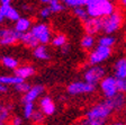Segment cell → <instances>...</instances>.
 <instances>
[{"label": "cell", "instance_id": "6da1fadb", "mask_svg": "<svg viewBox=\"0 0 126 125\" xmlns=\"http://www.w3.org/2000/svg\"><path fill=\"white\" fill-rule=\"evenodd\" d=\"M86 8L90 17L102 18L115 11V6L110 0H89L86 2Z\"/></svg>", "mask_w": 126, "mask_h": 125}, {"label": "cell", "instance_id": "7a4b0ae2", "mask_svg": "<svg viewBox=\"0 0 126 125\" xmlns=\"http://www.w3.org/2000/svg\"><path fill=\"white\" fill-rule=\"evenodd\" d=\"M114 112V108L111 105L109 104L107 99H105L104 102H100L98 104L94 105L88 112L86 113V117L92 118V120H98L101 122L106 123L107 118L109 117L111 113Z\"/></svg>", "mask_w": 126, "mask_h": 125}, {"label": "cell", "instance_id": "3957f363", "mask_svg": "<svg viewBox=\"0 0 126 125\" xmlns=\"http://www.w3.org/2000/svg\"><path fill=\"white\" fill-rule=\"evenodd\" d=\"M100 21H101V31L105 34H113L121 28L123 24V17L119 11H114L100 18Z\"/></svg>", "mask_w": 126, "mask_h": 125}, {"label": "cell", "instance_id": "277c9868", "mask_svg": "<svg viewBox=\"0 0 126 125\" xmlns=\"http://www.w3.org/2000/svg\"><path fill=\"white\" fill-rule=\"evenodd\" d=\"M96 90V85L88 82V81H74L66 87V91L71 96H79V95L91 94Z\"/></svg>", "mask_w": 126, "mask_h": 125}, {"label": "cell", "instance_id": "5b68a950", "mask_svg": "<svg viewBox=\"0 0 126 125\" xmlns=\"http://www.w3.org/2000/svg\"><path fill=\"white\" fill-rule=\"evenodd\" d=\"M21 33L18 31H16V28H1L0 29V43L3 46H9V45H14L17 42H20Z\"/></svg>", "mask_w": 126, "mask_h": 125}, {"label": "cell", "instance_id": "8992f818", "mask_svg": "<svg viewBox=\"0 0 126 125\" xmlns=\"http://www.w3.org/2000/svg\"><path fill=\"white\" fill-rule=\"evenodd\" d=\"M105 74L106 71L102 67L98 64H92V67H90V68H88V70H86L83 78L86 81L92 83V85H98L105 78Z\"/></svg>", "mask_w": 126, "mask_h": 125}, {"label": "cell", "instance_id": "52a82bcc", "mask_svg": "<svg viewBox=\"0 0 126 125\" xmlns=\"http://www.w3.org/2000/svg\"><path fill=\"white\" fill-rule=\"evenodd\" d=\"M110 54H111V47L98 44L97 47H94V50L90 53L89 63L90 64H99L107 60L110 56Z\"/></svg>", "mask_w": 126, "mask_h": 125}, {"label": "cell", "instance_id": "ba28073f", "mask_svg": "<svg viewBox=\"0 0 126 125\" xmlns=\"http://www.w3.org/2000/svg\"><path fill=\"white\" fill-rule=\"evenodd\" d=\"M100 88H101L102 94L106 98L114 97L116 94L119 92L117 78L116 77H105L100 81Z\"/></svg>", "mask_w": 126, "mask_h": 125}, {"label": "cell", "instance_id": "9c48e42d", "mask_svg": "<svg viewBox=\"0 0 126 125\" xmlns=\"http://www.w3.org/2000/svg\"><path fill=\"white\" fill-rule=\"evenodd\" d=\"M33 32V34L38 38L39 43L41 44H47L52 41V37H51V31L50 27L47 26L46 24H36L34 26L32 27L31 29Z\"/></svg>", "mask_w": 126, "mask_h": 125}, {"label": "cell", "instance_id": "30bf717a", "mask_svg": "<svg viewBox=\"0 0 126 125\" xmlns=\"http://www.w3.org/2000/svg\"><path fill=\"white\" fill-rule=\"evenodd\" d=\"M19 13L17 11L16 8H14L10 3L8 5H1L0 7V23H3L6 18L9 19V20L16 21L19 18Z\"/></svg>", "mask_w": 126, "mask_h": 125}, {"label": "cell", "instance_id": "8fae6325", "mask_svg": "<svg viewBox=\"0 0 126 125\" xmlns=\"http://www.w3.org/2000/svg\"><path fill=\"white\" fill-rule=\"evenodd\" d=\"M83 28L86 34L96 35L101 31V21L100 18H94V17H89L88 19L83 21Z\"/></svg>", "mask_w": 126, "mask_h": 125}, {"label": "cell", "instance_id": "7c38bea8", "mask_svg": "<svg viewBox=\"0 0 126 125\" xmlns=\"http://www.w3.org/2000/svg\"><path fill=\"white\" fill-rule=\"evenodd\" d=\"M44 90H45L44 86H42V85H34V86H32V88L27 91L26 94H24L23 98H21V102L23 103H28V102L34 103L35 100L44 92Z\"/></svg>", "mask_w": 126, "mask_h": 125}, {"label": "cell", "instance_id": "4fadbf2b", "mask_svg": "<svg viewBox=\"0 0 126 125\" xmlns=\"http://www.w3.org/2000/svg\"><path fill=\"white\" fill-rule=\"evenodd\" d=\"M39 107H41V110L44 113L46 116H52L55 113V104L52 100V98L50 97H43L39 102Z\"/></svg>", "mask_w": 126, "mask_h": 125}, {"label": "cell", "instance_id": "5bb4252c", "mask_svg": "<svg viewBox=\"0 0 126 125\" xmlns=\"http://www.w3.org/2000/svg\"><path fill=\"white\" fill-rule=\"evenodd\" d=\"M20 42L23 43L25 46L27 47H31V49H34L36 47L38 44H41L36 36L33 34L32 31L28 32H25V33H21V36H20Z\"/></svg>", "mask_w": 126, "mask_h": 125}, {"label": "cell", "instance_id": "9a60e30c", "mask_svg": "<svg viewBox=\"0 0 126 125\" xmlns=\"http://www.w3.org/2000/svg\"><path fill=\"white\" fill-rule=\"evenodd\" d=\"M109 102V104L111 105V107L114 108V110H119L122 109L124 106H125V96L122 94L121 91L116 94L114 97H110V98H106Z\"/></svg>", "mask_w": 126, "mask_h": 125}, {"label": "cell", "instance_id": "2e32d148", "mask_svg": "<svg viewBox=\"0 0 126 125\" xmlns=\"http://www.w3.org/2000/svg\"><path fill=\"white\" fill-rule=\"evenodd\" d=\"M35 73V69L31 65H21V67H18L17 69L14 70V74L20 77V78L25 79L26 80L27 78H31L32 76H34Z\"/></svg>", "mask_w": 126, "mask_h": 125}, {"label": "cell", "instance_id": "e0dca14e", "mask_svg": "<svg viewBox=\"0 0 126 125\" xmlns=\"http://www.w3.org/2000/svg\"><path fill=\"white\" fill-rule=\"evenodd\" d=\"M33 55L36 57L37 60H48L50 59V53L48 50L45 46V44H38L36 47L33 49Z\"/></svg>", "mask_w": 126, "mask_h": 125}, {"label": "cell", "instance_id": "ac0fdd59", "mask_svg": "<svg viewBox=\"0 0 126 125\" xmlns=\"http://www.w3.org/2000/svg\"><path fill=\"white\" fill-rule=\"evenodd\" d=\"M114 73H115V77L118 79L126 78V59L125 57L124 59H119L115 63Z\"/></svg>", "mask_w": 126, "mask_h": 125}, {"label": "cell", "instance_id": "d6986e66", "mask_svg": "<svg viewBox=\"0 0 126 125\" xmlns=\"http://www.w3.org/2000/svg\"><path fill=\"white\" fill-rule=\"evenodd\" d=\"M15 28L19 33H25V32H28L32 29V23L26 17H19L15 21Z\"/></svg>", "mask_w": 126, "mask_h": 125}, {"label": "cell", "instance_id": "ffe728a7", "mask_svg": "<svg viewBox=\"0 0 126 125\" xmlns=\"http://www.w3.org/2000/svg\"><path fill=\"white\" fill-rule=\"evenodd\" d=\"M1 63H2V65L5 68L10 69V70H15V69L18 68L19 65L18 61L16 59H14L11 56H8V55H5V56L1 57Z\"/></svg>", "mask_w": 126, "mask_h": 125}, {"label": "cell", "instance_id": "44dd1931", "mask_svg": "<svg viewBox=\"0 0 126 125\" xmlns=\"http://www.w3.org/2000/svg\"><path fill=\"white\" fill-rule=\"evenodd\" d=\"M25 79L20 78V77L18 76H1L0 77V83H6V85H8V86H15V85H17V83L21 82V81H24Z\"/></svg>", "mask_w": 126, "mask_h": 125}, {"label": "cell", "instance_id": "7402d4cb", "mask_svg": "<svg viewBox=\"0 0 126 125\" xmlns=\"http://www.w3.org/2000/svg\"><path fill=\"white\" fill-rule=\"evenodd\" d=\"M73 13H74V15L82 21H84L86 19H88L90 17L89 13H88V10H87V8H86V6H80V7L73 8Z\"/></svg>", "mask_w": 126, "mask_h": 125}, {"label": "cell", "instance_id": "603a6c76", "mask_svg": "<svg viewBox=\"0 0 126 125\" xmlns=\"http://www.w3.org/2000/svg\"><path fill=\"white\" fill-rule=\"evenodd\" d=\"M35 112V106L33 102L24 103V108H23V115L26 120H31L33 113Z\"/></svg>", "mask_w": 126, "mask_h": 125}, {"label": "cell", "instance_id": "cb8c5ba5", "mask_svg": "<svg viewBox=\"0 0 126 125\" xmlns=\"http://www.w3.org/2000/svg\"><path fill=\"white\" fill-rule=\"evenodd\" d=\"M48 7L53 14H59L64 9V3L62 2V0H51L48 2Z\"/></svg>", "mask_w": 126, "mask_h": 125}, {"label": "cell", "instance_id": "d4e9b609", "mask_svg": "<svg viewBox=\"0 0 126 125\" xmlns=\"http://www.w3.org/2000/svg\"><path fill=\"white\" fill-rule=\"evenodd\" d=\"M94 35L86 34L81 39V46L84 50H90L91 47H94Z\"/></svg>", "mask_w": 126, "mask_h": 125}, {"label": "cell", "instance_id": "484cf974", "mask_svg": "<svg viewBox=\"0 0 126 125\" xmlns=\"http://www.w3.org/2000/svg\"><path fill=\"white\" fill-rule=\"evenodd\" d=\"M115 37H113L110 34H106L104 36H101L99 39H98V44L100 45H104V46H108V47H111L114 44H115Z\"/></svg>", "mask_w": 126, "mask_h": 125}, {"label": "cell", "instance_id": "4316f807", "mask_svg": "<svg viewBox=\"0 0 126 125\" xmlns=\"http://www.w3.org/2000/svg\"><path fill=\"white\" fill-rule=\"evenodd\" d=\"M51 43H52L53 46L62 47L66 44V37H65V35H63V34H58L52 38Z\"/></svg>", "mask_w": 126, "mask_h": 125}, {"label": "cell", "instance_id": "83f0119b", "mask_svg": "<svg viewBox=\"0 0 126 125\" xmlns=\"http://www.w3.org/2000/svg\"><path fill=\"white\" fill-rule=\"evenodd\" d=\"M15 90L17 91V92H19V94H26L27 91L29 90V89L32 88V86L29 85V83H27L26 81L24 80V81H21V82H19V83H17V85H15Z\"/></svg>", "mask_w": 126, "mask_h": 125}, {"label": "cell", "instance_id": "f1b7e54d", "mask_svg": "<svg viewBox=\"0 0 126 125\" xmlns=\"http://www.w3.org/2000/svg\"><path fill=\"white\" fill-rule=\"evenodd\" d=\"M62 2L65 6H68V7L77 8L86 5V0H62Z\"/></svg>", "mask_w": 126, "mask_h": 125}, {"label": "cell", "instance_id": "f546056e", "mask_svg": "<svg viewBox=\"0 0 126 125\" xmlns=\"http://www.w3.org/2000/svg\"><path fill=\"white\" fill-rule=\"evenodd\" d=\"M44 116H46V115H45L42 110H35V112L33 113V115H32L31 121L33 123H42L43 121H44Z\"/></svg>", "mask_w": 126, "mask_h": 125}, {"label": "cell", "instance_id": "4dcf8cb0", "mask_svg": "<svg viewBox=\"0 0 126 125\" xmlns=\"http://www.w3.org/2000/svg\"><path fill=\"white\" fill-rule=\"evenodd\" d=\"M8 118H9V109L7 107H1V109H0V124H5Z\"/></svg>", "mask_w": 126, "mask_h": 125}, {"label": "cell", "instance_id": "1f68e13d", "mask_svg": "<svg viewBox=\"0 0 126 125\" xmlns=\"http://www.w3.org/2000/svg\"><path fill=\"white\" fill-rule=\"evenodd\" d=\"M53 13H52V10H51L50 7H44L39 10V17L43 18V19H46V18H48Z\"/></svg>", "mask_w": 126, "mask_h": 125}, {"label": "cell", "instance_id": "d6a6232c", "mask_svg": "<svg viewBox=\"0 0 126 125\" xmlns=\"http://www.w3.org/2000/svg\"><path fill=\"white\" fill-rule=\"evenodd\" d=\"M81 124H86V125H102L105 124L104 122H101V121H98V120H92V118H88L86 117L84 118V121H82Z\"/></svg>", "mask_w": 126, "mask_h": 125}, {"label": "cell", "instance_id": "836d02e7", "mask_svg": "<svg viewBox=\"0 0 126 125\" xmlns=\"http://www.w3.org/2000/svg\"><path fill=\"white\" fill-rule=\"evenodd\" d=\"M117 82H118V90L121 92H126V78L123 79L117 78Z\"/></svg>", "mask_w": 126, "mask_h": 125}, {"label": "cell", "instance_id": "e575fe53", "mask_svg": "<svg viewBox=\"0 0 126 125\" xmlns=\"http://www.w3.org/2000/svg\"><path fill=\"white\" fill-rule=\"evenodd\" d=\"M13 123L14 125H20V124H23V120H21L20 117H18V116H17V117H14L13 118Z\"/></svg>", "mask_w": 126, "mask_h": 125}, {"label": "cell", "instance_id": "d590c367", "mask_svg": "<svg viewBox=\"0 0 126 125\" xmlns=\"http://www.w3.org/2000/svg\"><path fill=\"white\" fill-rule=\"evenodd\" d=\"M8 85H6V83H0V91H1V94H5V92H7L8 91Z\"/></svg>", "mask_w": 126, "mask_h": 125}, {"label": "cell", "instance_id": "8d00e7d4", "mask_svg": "<svg viewBox=\"0 0 126 125\" xmlns=\"http://www.w3.org/2000/svg\"><path fill=\"white\" fill-rule=\"evenodd\" d=\"M61 51H62V53L63 54H68L69 52H70V46L69 45H64V46H62L61 47Z\"/></svg>", "mask_w": 126, "mask_h": 125}, {"label": "cell", "instance_id": "74e56055", "mask_svg": "<svg viewBox=\"0 0 126 125\" xmlns=\"http://www.w3.org/2000/svg\"><path fill=\"white\" fill-rule=\"evenodd\" d=\"M1 1V5H8V3H10L11 0H0Z\"/></svg>", "mask_w": 126, "mask_h": 125}, {"label": "cell", "instance_id": "f35d334b", "mask_svg": "<svg viewBox=\"0 0 126 125\" xmlns=\"http://www.w3.org/2000/svg\"><path fill=\"white\" fill-rule=\"evenodd\" d=\"M41 2H43V3H48L51 1V0H39Z\"/></svg>", "mask_w": 126, "mask_h": 125}, {"label": "cell", "instance_id": "ab89813d", "mask_svg": "<svg viewBox=\"0 0 126 125\" xmlns=\"http://www.w3.org/2000/svg\"><path fill=\"white\" fill-rule=\"evenodd\" d=\"M121 1H122V3H123L124 7H126V0H121Z\"/></svg>", "mask_w": 126, "mask_h": 125}, {"label": "cell", "instance_id": "60d3db41", "mask_svg": "<svg viewBox=\"0 0 126 125\" xmlns=\"http://www.w3.org/2000/svg\"><path fill=\"white\" fill-rule=\"evenodd\" d=\"M110 1H113V0H110Z\"/></svg>", "mask_w": 126, "mask_h": 125}]
</instances>
